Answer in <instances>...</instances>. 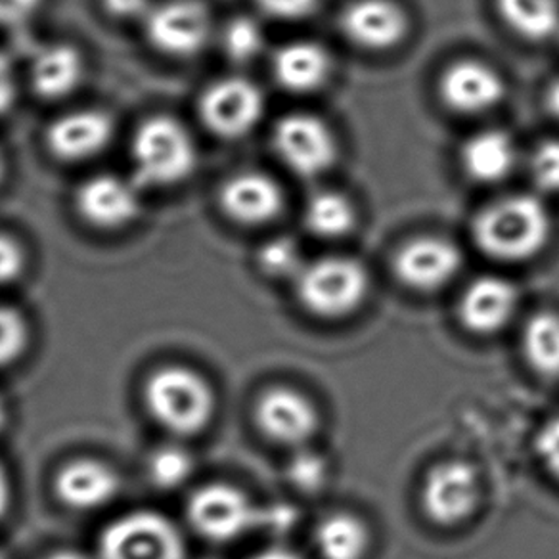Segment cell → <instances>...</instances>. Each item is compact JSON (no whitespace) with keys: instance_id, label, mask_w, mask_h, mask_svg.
Listing matches in <instances>:
<instances>
[{"instance_id":"1","label":"cell","mask_w":559,"mask_h":559,"mask_svg":"<svg viewBox=\"0 0 559 559\" xmlns=\"http://www.w3.org/2000/svg\"><path fill=\"white\" fill-rule=\"evenodd\" d=\"M551 233L550 213L535 195H508L475 218V243L498 261L518 263L540 253Z\"/></svg>"},{"instance_id":"2","label":"cell","mask_w":559,"mask_h":559,"mask_svg":"<svg viewBox=\"0 0 559 559\" xmlns=\"http://www.w3.org/2000/svg\"><path fill=\"white\" fill-rule=\"evenodd\" d=\"M144 401L152 418L173 436L202 433L215 414L210 381L185 366H165L152 373Z\"/></svg>"},{"instance_id":"3","label":"cell","mask_w":559,"mask_h":559,"mask_svg":"<svg viewBox=\"0 0 559 559\" xmlns=\"http://www.w3.org/2000/svg\"><path fill=\"white\" fill-rule=\"evenodd\" d=\"M134 175L144 187H173L192 175L195 144L185 124L169 116H154L140 124L132 139Z\"/></svg>"},{"instance_id":"4","label":"cell","mask_w":559,"mask_h":559,"mask_svg":"<svg viewBox=\"0 0 559 559\" xmlns=\"http://www.w3.org/2000/svg\"><path fill=\"white\" fill-rule=\"evenodd\" d=\"M297 296L320 319L337 320L357 311L368 294V272L349 257H324L305 264L297 276Z\"/></svg>"},{"instance_id":"5","label":"cell","mask_w":559,"mask_h":559,"mask_svg":"<svg viewBox=\"0 0 559 559\" xmlns=\"http://www.w3.org/2000/svg\"><path fill=\"white\" fill-rule=\"evenodd\" d=\"M98 554L100 559H187V544L162 513L132 512L102 531Z\"/></svg>"},{"instance_id":"6","label":"cell","mask_w":559,"mask_h":559,"mask_svg":"<svg viewBox=\"0 0 559 559\" xmlns=\"http://www.w3.org/2000/svg\"><path fill=\"white\" fill-rule=\"evenodd\" d=\"M272 142L280 162L304 179L326 173L337 156L334 132L311 114L282 117L274 127Z\"/></svg>"},{"instance_id":"7","label":"cell","mask_w":559,"mask_h":559,"mask_svg":"<svg viewBox=\"0 0 559 559\" xmlns=\"http://www.w3.org/2000/svg\"><path fill=\"white\" fill-rule=\"evenodd\" d=\"M188 520L211 543H230L255 527V506L233 485L213 483L195 490L188 502Z\"/></svg>"},{"instance_id":"8","label":"cell","mask_w":559,"mask_h":559,"mask_svg":"<svg viewBox=\"0 0 559 559\" xmlns=\"http://www.w3.org/2000/svg\"><path fill=\"white\" fill-rule=\"evenodd\" d=\"M210 10L200 0H167L146 14V35L157 52L192 58L210 43Z\"/></svg>"},{"instance_id":"9","label":"cell","mask_w":559,"mask_h":559,"mask_svg":"<svg viewBox=\"0 0 559 559\" xmlns=\"http://www.w3.org/2000/svg\"><path fill=\"white\" fill-rule=\"evenodd\" d=\"M263 111V93L248 79H221L200 100L203 124L221 139L246 136L261 121Z\"/></svg>"},{"instance_id":"10","label":"cell","mask_w":559,"mask_h":559,"mask_svg":"<svg viewBox=\"0 0 559 559\" xmlns=\"http://www.w3.org/2000/svg\"><path fill=\"white\" fill-rule=\"evenodd\" d=\"M479 497L477 474L464 462L433 467L421 489L424 510L439 525H456L467 520L479 504Z\"/></svg>"},{"instance_id":"11","label":"cell","mask_w":559,"mask_h":559,"mask_svg":"<svg viewBox=\"0 0 559 559\" xmlns=\"http://www.w3.org/2000/svg\"><path fill=\"white\" fill-rule=\"evenodd\" d=\"M462 266L459 248L444 238H416L395 257V272L404 286L436 292L447 286Z\"/></svg>"},{"instance_id":"12","label":"cell","mask_w":559,"mask_h":559,"mask_svg":"<svg viewBox=\"0 0 559 559\" xmlns=\"http://www.w3.org/2000/svg\"><path fill=\"white\" fill-rule=\"evenodd\" d=\"M255 418L264 436L286 447L307 443L319 428L317 408L294 389H271L264 393L257 403Z\"/></svg>"},{"instance_id":"13","label":"cell","mask_w":559,"mask_h":559,"mask_svg":"<svg viewBox=\"0 0 559 559\" xmlns=\"http://www.w3.org/2000/svg\"><path fill=\"white\" fill-rule=\"evenodd\" d=\"M114 139V121L96 109L71 111L48 127L47 144L62 162H85L98 156Z\"/></svg>"},{"instance_id":"14","label":"cell","mask_w":559,"mask_h":559,"mask_svg":"<svg viewBox=\"0 0 559 559\" xmlns=\"http://www.w3.org/2000/svg\"><path fill=\"white\" fill-rule=\"evenodd\" d=\"M75 203L79 215L100 230L123 228L136 218L140 211L139 194L134 187L114 175H98L86 180L79 188Z\"/></svg>"},{"instance_id":"15","label":"cell","mask_w":559,"mask_h":559,"mask_svg":"<svg viewBox=\"0 0 559 559\" xmlns=\"http://www.w3.org/2000/svg\"><path fill=\"white\" fill-rule=\"evenodd\" d=\"M439 93L449 108L474 116L500 104L504 81L487 63L462 60L444 71Z\"/></svg>"},{"instance_id":"16","label":"cell","mask_w":559,"mask_h":559,"mask_svg":"<svg viewBox=\"0 0 559 559\" xmlns=\"http://www.w3.org/2000/svg\"><path fill=\"white\" fill-rule=\"evenodd\" d=\"M119 490L121 481L116 469L100 460H71L55 479L56 497L63 506L78 512L100 510L119 495Z\"/></svg>"},{"instance_id":"17","label":"cell","mask_w":559,"mask_h":559,"mask_svg":"<svg viewBox=\"0 0 559 559\" xmlns=\"http://www.w3.org/2000/svg\"><path fill=\"white\" fill-rule=\"evenodd\" d=\"M221 207L234 223L261 226L278 217L284 195L278 185L263 173H238L226 180L221 194Z\"/></svg>"},{"instance_id":"18","label":"cell","mask_w":559,"mask_h":559,"mask_svg":"<svg viewBox=\"0 0 559 559\" xmlns=\"http://www.w3.org/2000/svg\"><path fill=\"white\" fill-rule=\"evenodd\" d=\"M342 32L357 47L389 50L404 39L408 22L391 0H357L343 12Z\"/></svg>"},{"instance_id":"19","label":"cell","mask_w":559,"mask_h":559,"mask_svg":"<svg viewBox=\"0 0 559 559\" xmlns=\"http://www.w3.org/2000/svg\"><path fill=\"white\" fill-rule=\"evenodd\" d=\"M518 309V289L512 282L498 276H483L469 284L460 301L464 326L479 335L502 330Z\"/></svg>"},{"instance_id":"20","label":"cell","mask_w":559,"mask_h":559,"mask_svg":"<svg viewBox=\"0 0 559 559\" xmlns=\"http://www.w3.org/2000/svg\"><path fill=\"white\" fill-rule=\"evenodd\" d=\"M272 73L289 93H312L326 85L332 75V58L312 40H294L272 58Z\"/></svg>"},{"instance_id":"21","label":"cell","mask_w":559,"mask_h":559,"mask_svg":"<svg viewBox=\"0 0 559 559\" xmlns=\"http://www.w3.org/2000/svg\"><path fill=\"white\" fill-rule=\"evenodd\" d=\"M462 167L477 182L504 180L518 164V148L512 136L498 129L474 134L462 148Z\"/></svg>"},{"instance_id":"22","label":"cell","mask_w":559,"mask_h":559,"mask_svg":"<svg viewBox=\"0 0 559 559\" xmlns=\"http://www.w3.org/2000/svg\"><path fill=\"white\" fill-rule=\"evenodd\" d=\"M85 78V62L78 48L52 45L35 56L32 85L40 98L58 100L78 91Z\"/></svg>"},{"instance_id":"23","label":"cell","mask_w":559,"mask_h":559,"mask_svg":"<svg viewBox=\"0 0 559 559\" xmlns=\"http://www.w3.org/2000/svg\"><path fill=\"white\" fill-rule=\"evenodd\" d=\"M497 7L508 27L523 39L559 37L558 0H497Z\"/></svg>"},{"instance_id":"24","label":"cell","mask_w":559,"mask_h":559,"mask_svg":"<svg viewBox=\"0 0 559 559\" xmlns=\"http://www.w3.org/2000/svg\"><path fill=\"white\" fill-rule=\"evenodd\" d=\"M314 540L324 559H362L370 535L365 523L355 515L334 513L320 523Z\"/></svg>"},{"instance_id":"25","label":"cell","mask_w":559,"mask_h":559,"mask_svg":"<svg viewBox=\"0 0 559 559\" xmlns=\"http://www.w3.org/2000/svg\"><path fill=\"white\" fill-rule=\"evenodd\" d=\"M357 213L353 203L332 190L317 192L305 205V226L322 238H340L353 230Z\"/></svg>"},{"instance_id":"26","label":"cell","mask_w":559,"mask_h":559,"mask_svg":"<svg viewBox=\"0 0 559 559\" xmlns=\"http://www.w3.org/2000/svg\"><path fill=\"white\" fill-rule=\"evenodd\" d=\"M523 349L536 372L559 378V317L540 312L531 319L523 334Z\"/></svg>"},{"instance_id":"27","label":"cell","mask_w":559,"mask_h":559,"mask_svg":"<svg viewBox=\"0 0 559 559\" xmlns=\"http://www.w3.org/2000/svg\"><path fill=\"white\" fill-rule=\"evenodd\" d=\"M148 474L157 489H179L194 474V460L180 447H165L150 459Z\"/></svg>"},{"instance_id":"28","label":"cell","mask_w":559,"mask_h":559,"mask_svg":"<svg viewBox=\"0 0 559 559\" xmlns=\"http://www.w3.org/2000/svg\"><path fill=\"white\" fill-rule=\"evenodd\" d=\"M223 48L230 60L251 62L263 52L264 33L251 17H236L223 32Z\"/></svg>"},{"instance_id":"29","label":"cell","mask_w":559,"mask_h":559,"mask_svg":"<svg viewBox=\"0 0 559 559\" xmlns=\"http://www.w3.org/2000/svg\"><path fill=\"white\" fill-rule=\"evenodd\" d=\"M259 261L264 272L271 276H299L304 271V261H301V248L294 238L288 236H278L264 243Z\"/></svg>"},{"instance_id":"30","label":"cell","mask_w":559,"mask_h":559,"mask_svg":"<svg viewBox=\"0 0 559 559\" xmlns=\"http://www.w3.org/2000/svg\"><path fill=\"white\" fill-rule=\"evenodd\" d=\"M29 342V330L24 317L16 311L0 305V368L16 362L24 355Z\"/></svg>"},{"instance_id":"31","label":"cell","mask_w":559,"mask_h":559,"mask_svg":"<svg viewBox=\"0 0 559 559\" xmlns=\"http://www.w3.org/2000/svg\"><path fill=\"white\" fill-rule=\"evenodd\" d=\"M528 175L540 192H559V140H548L536 146L528 162Z\"/></svg>"},{"instance_id":"32","label":"cell","mask_w":559,"mask_h":559,"mask_svg":"<svg viewBox=\"0 0 559 559\" xmlns=\"http://www.w3.org/2000/svg\"><path fill=\"white\" fill-rule=\"evenodd\" d=\"M255 2L266 16L284 20V22L311 16L319 7V0H255Z\"/></svg>"},{"instance_id":"33","label":"cell","mask_w":559,"mask_h":559,"mask_svg":"<svg viewBox=\"0 0 559 559\" xmlns=\"http://www.w3.org/2000/svg\"><path fill=\"white\" fill-rule=\"evenodd\" d=\"M25 253L14 238L0 234V286L20 278L24 272Z\"/></svg>"},{"instance_id":"34","label":"cell","mask_w":559,"mask_h":559,"mask_svg":"<svg viewBox=\"0 0 559 559\" xmlns=\"http://www.w3.org/2000/svg\"><path fill=\"white\" fill-rule=\"evenodd\" d=\"M536 451L546 467L559 479V416L548 421L536 437Z\"/></svg>"},{"instance_id":"35","label":"cell","mask_w":559,"mask_h":559,"mask_svg":"<svg viewBox=\"0 0 559 559\" xmlns=\"http://www.w3.org/2000/svg\"><path fill=\"white\" fill-rule=\"evenodd\" d=\"M292 477L301 489H317L324 479V466L317 456L304 454L294 462Z\"/></svg>"},{"instance_id":"36","label":"cell","mask_w":559,"mask_h":559,"mask_svg":"<svg viewBox=\"0 0 559 559\" xmlns=\"http://www.w3.org/2000/svg\"><path fill=\"white\" fill-rule=\"evenodd\" d=\"M40 0H0V27L22 25L39 10Z\"/></svg>"},{"instance_id":"37","label":"cell","mask_w":559,"mask_h":559,"mask_svg":"<svg viewBox=\"0 0 559 559\" xmlns=\"http://www.w3.org/2000/svg\"><path fill=\"white\" fill-rule=\"evenodd\" d=\"M16 75L9 58L0 52V116L7 114L16 100Z\"/></svg>"},{"instance_id":"38","label":"cell","mask_w":559,"mask_h":559,"mask_svg":"<svg viewBox=\"0 0 559 559\" xmlns=\"http://www.w3.org/2000/svg\"><path fill=\"white\" fill-rule=\"evenodd\" d=\"M102 4L111 16L121 17V20L146 16L152 10L150 0H102Z\"/></svg>"},{"instance_id":"39","label":"cell","mask_w":559,"mask_h":559,"mask_svg":"<svg viewBox=\"0 0 559 559\" xmlns=\"http://www.w3.org/2000/svg\"><path fill=\"white\" fill-rule=\"evenodd\" d=\"M10 508V481L9 474L4 466L0 464V520L4 518V513L9 512Z\"/></svg>"},{"instance_id":"40","label":"cell","mask_w":559,"mask_h":559,"mask_svg":"<svg viewBox=\"0 0 559 559\" xmlns=\"http://www.w3.org/2000/svg\"><path fill=\"white\" fill-rule=\"evenodd\" d=\"M546 108L559 121V81L551 83L550 88L546 91Z\"/></svg>"},{"instance_id":"41","label":"cell","mask_w":559,"mask_h":559,"mask_svg":"<svg viewBox=\"0 0 559 559\" xmlns=\"http://www.w3.org/2000/svg\"><path fill=\"white\" fill-rule=\"evenodd\" d=\"M251 559H304L297 556L296 551L286 550V548H272V550H264L257 554Z\"/></svg>"},{"instance_id":"42","label":"cell","mask_w":559,"mask_h":559,"mask_svg":"<svg viewBox=\"0 0 559 559\" xmlns=\"http://www.w3.org/2000/svg\"><path fill=\"white\" fill-rule=\"evenodd\" d=\"M45 559H88L85 554L75 550H58L55 554H50Z\"/></svg>"},{"instance_id":"43","label":"cell","mask_w":559,"mask_h":559,"mask_svg":"<svg viewBox=\"0 0 559 559\" xmlns=\"http://www.w3.org/2000/svg\"><path fill=\"white\" fill-rule=\"evenodd\" d=\"M7 419H9V411H7V404L0 399V431L7 428Z\"/></svg>"},{"instance_id":"44","label":"cell","mask_w":559,"mask_h":559,"mask_svg":"<svg viewBox=\"0 0 559 559\" xmlns=\"http://www.w3.org/2000/svg\"><path fill=\"white\" fill-rule=\"evenodd\" d=\"M4 177V157L0 154V180Z\"/></svg>"},{"instance_id":"45","label":"cell","mask_w":559,"mask_h":559,"mask_svg":"<svg viewBox=\"0 0 559 559\" xmlns=\"http://www.w3.org/2000/svg\"><path fill=\"white\" fill-rule=\"evenodd\" d=\"M0 559H4V558H2V556H0Z\"/></svg>"}]
</instances>
